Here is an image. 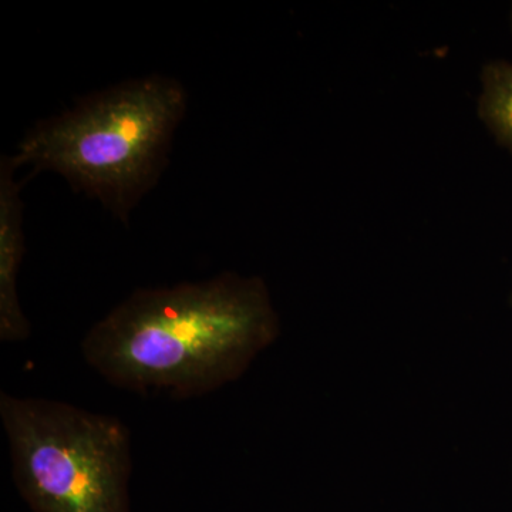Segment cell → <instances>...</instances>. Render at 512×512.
<instances>
[{"label": "cell", "instance_id": "obj_4", "mask_svg": "<svg viewBox=\"0 0 512 512\" xmlns=\"http://www.w3.org/2000/svg\"><path fill=\"white\" fill-rule=\"evenodd\" d=\"M19 168L12 156L0 161V340L22 342L29 339L30 323L20 306L18 278L22 264L23 202L15 181Z\"/></svg>", "mask_w": 512, "mask_h": 512}, {"label": "cell", "instance_id": "obj_1", "mask_svg": "<svg viewBox=\"0 0 512 512\" xmlns=\"http://www.w3.org/2000/svg\"><path fill=\"white\" fill-rule=\"evenodd\" d=\"M279 333L265 282L227 272L138 289L86 333L82 352L120 389L183 400L238 380Z\"/></svg>", "mask_w": 512, "mask_h": 512}, {"label": "cell", "instance_id": "obj_5", "mask_svg": "<svg viewBox=\"0 0 512 512\" xmlns=\"http://www.w3.org/2000/svg\"><path fill=\"white\" fill-rule=\"evenodd\" d=\"M478 116L512 157V62L494 60L483 67Z\"/></svg>", "mask_w": 512, "mask_h": 512}, {"label": "cell", "instance_id": "obj_6", "mask_svg": "<svg viewBox=\"0 0 512 512\" xmlns=\"http://www.w3.org/2000/svg\"><path fill=\"white\" fill-rule=\"evenodd\" d=\"M508 302H510V306L512 308V285H511V289H510V298H508Z\"/></svg>", "mask_w": 512, "mask_h": 512}, {"label": "cell", "instance_id": "obj_7", "mask_svg": "<svg viewBox=\"0 0 512 512\" xmlns=\"http://www.w3.org/2000/svg\"><path fill=\"white\" fill-rule=\"evenodd\" d=\"M510 25H511V30H512V6H511V12H510Z\"/></svg>", "mask_w": 512, "mask_h": 512}, {"label": "cell", "instance_id": "obj_3", "mask_svg": "<svg viewBox=\"0 0 512 512\" xmlns=\"http://www.w3.org/2000/svg\"><path fill=\"white\" fill-rule=\"evenodd\" d=\"M16 487L35 512H130V431L114 416L2 393Z\"/></svg>", "mask_w": 512, "mask_h": 512}, {"label": "cell", "instance_id": "obj_2", "mask_svg": "<svg viewBox=\"0 0 512 512\" xmlns=\"http://www.w3.org/2000/svg\"><path fill=\"white\" fill-rule=\"evenodd\" d=\"M187 109L177 80L150 76L87 97L20 141L16 165L53 171L121 221L160 177Z\"/></svg>", "mask_w": 512, "mask_h": 512}]
</instances>
